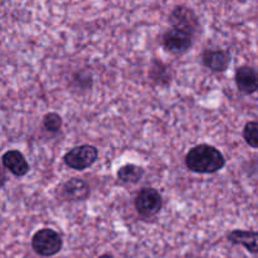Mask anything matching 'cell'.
I'll return each instance as SVG.
<instances>
[{
    "label": "cell",
    "mask_w": 258,
    "mask_h": 258,
    "mask_svg": "<svg viewBox=\"0 0 258 258\" xmlns=\"http://www.w3.org/2000/svg\"><path fill=\"white\" fill-rule=\"evenodd\" d=\"M185 165L194 173L213 174L224 168L226 159L217 148L208 144H201L191 148L186 154Z\"/></svg>",
    "instance_id": "1"
},
{
    "label": "cell",
    "mask_w": 258,
    "mask_h": 258,
    "mask_svg": "<svg viewBox=\"0 0 258 258\" xmlns=\"http://www.w3.org/2000/svg\"><path fill=\"white\" fill-rule=\"evenodd\" d=\"M63 247V239L58 232L50 228H43L35 232L32 238V248L42 257L55 256Z\"/></svg>",
    "instance_id": "2"
},
{
    "label": "cell",
    "mask_w": 258,
    "mask_h": 258,
    "mask_svg": "<svg viewBox=\"0 0 258 258\" xmlns=\"http://www.w3.org/2000/svg\"><path fill=\"white\" fill-rule=\"evenodd\" d=\"M98 150L92 145H81L73 148L64 155V164L75 170H85L96 163Z\"/></svg>",
    "instance_id": "3"
},
{
    "label": "cell",
    "mask_w": 258,
    "mask_h": 258,
    "mask_svg": "<svg viewBox=\"0 0 258 258\" xmlns=\"http://www.w3.org/2000/svg\"><path fill=\"white\" fill-rule=\"evenodd\" d=\"M136 211L145 218L156 216L163 208L161 194L154 188H144L139 191L135 199Z\"/></svg>",
    "instance_id": "4"
},
{
    "label": "cell",
    "mask_w": 258,
    "mask_h": 258,
    "mask_svg": "<svg viewBox=\"0 0 258 258\" xmlns=\"http://www.w3.org/2000/svg\"><path fill=\"white\" fill-rule=\"evenodd\" d=\"M193 44V34L178 28H171L163 35V45L173 54H183L188 52Z\"/></svg>",
    "instance_id": "5"
},
{
    "label": "cell",
    "mask_w": 258,
    "mask_h": 258,
    "mask_svg": "<svg viewBox=\"0 0 258 258\" xmlns=\"http://www.w3.org/2000/svg\"><path fill=\"white\" fill-rule=\"evenodd\" d=\"M170 23L174 28L196 34L201 28L196 13L186 7H176L170 14Z\"/></svg>",
    "instance_id": "6"
},
{
    "label": "cell",
    "mask_w": 258,
    "mask_h": 258,
    "mask_svg": "<svg viewBox=\"0 0 258 258\" xmlns=\"http://www.w3.org/2000/svg\"><path fill=\"white\" fill-rule=\"evenodd\" d=\"M91 188L85 180L80 178H72L66 181L62 186V196L67 201L81 202L90 197Z\"/></svg>",
    "instance_id": "7"
},
{
    "label": "cell",
    "mask_w": 258,
    "mask_h": 258,
    "mask_svg": "<svg viewBox=\"0 0 258 258\" xmlns=\"http://www.w3.org/2000/svg\"><path fill=\"white\" fill-rule=\"evenodd\" d=\"M236 85L241 92L252 95L258 90V72L249 66H242L236 72Z\"/></svg>",
    "instance_id": "8"
},
{
    "label": "cell",
    "mask_w": 258,
    "mask_h": 258,
    "mask_svg": "<svg viewBox=\"0 0 258 258\" xmlns=\"http://www.w3.org/2000/svg\"><path fill=\"white\" fill-rule=\"evenodd\" d=\"M3 165L7 170H9L15 176H24L29 171L30 166L28 164L27 159L24 158L20 151L18 150H8L4 153L2 158Z\"/></svg>",
    "instance_id": "9"
},
{
    "label": "cell",
    "mask_w": 258,
    "mask_h": 258,
    "mask_svg": "<svg viewBox=\"0 0 258 258\" xmlns=\"http://www.w3.org/2000/svg\"><path fill=\"white\" fill-rule=\"evenodd\" d=\"M203 63L214 72H224L231 63V54L227 50H206L203 53Z\"/></svg>",
    "instance_id": "10"
},
{
    "label": "cell",
    "mask_w": 258,
    "mask_h": 258,
    "mask_svg": "<svg viewBox=\"0 0 258 258\" xmlns=\"http://www.w3.org/2000/svg\"><path fill=\"white\" fill-rule=\"evenodd\" d=\"M227 239L233 244L243 246L251 253H258V232L236 229L228 233Z\"/></svg>",
    "instance_id": "11"
},
{
    "label": "cell",
    "mask_w": 258,
    "mask_h": 258,
    "mask_svg": "<svg viewBox=\"0 0 258 258\" xmlns=\"http://www.w3.org/2000/svg\"><path fill=\"white\" fill-rule=\"evenodd\" d=\"M143 175L144 169L135 165V164H126V165L121 166L117 171V178L126 184L139 183Z\"/></svg>",
    "instance_id": "12"
},
{
    "label": "cell",
    "mask_w": 258,
    "mask_h": 258,
    "mask_svg": "<svg viewBox=\"0 0 258 258\" xmlns=\"http://www.w3.org/2000/svg\"><path fill=\"white\" fill-rule=\"evenodd\" d=\"M150 80H153L156 85H169L170 82L169 68L164 63L155 60L150 67Z\"/></svg>",
    "instance_id": "13"
},
{
    "label": "cell",
    "mask_w": 258,
    "mask_h": 258,
    "mask_svg": "<svg viewBox=\"0 0 258 258\" xmlns=\"http://www.w3.org/2000/svg\"><path fill=\"white\" fill-rule=\"evenodd\" d=\"M243 138L251 148L258 149V122L249 121L246 123L243 130Z\"/></svg>",
    "instance_id": "14"
},
{
    "label": "cell",
    "mask_w": 258,
    "mask_h": 258,
    "mask_svg": "<svg viewBox=\"0 0 258 258\" xmlns=\"http://www.w3.org/2000/svg\"><path fill=\"white\" fill-rule=\"evenodd\" d=\"M62 122H63L62 117L55 112L47 113V115L44 116V118H43V126H44V128L53 134L58 133V131L60 130V127H62Z\"/></svg>",
    "instance_id": "15"
},
{
    "label": "cell",
    "mask_w": 258,
    "mask_h": 258,
    "mask_svg": "<svg viewBox=\"0 0 258 258\" xmlns=\"http://www.w3.org/2000/svg\"><path fill=\"white\" fill-rule=\"evenodd\" d=\"M98 258H115L112 256V254H110V253H105V254H102V256H100Z\"/></svg>",
    "instance_id": "16"
},
{
    "label": "cell",
    "mask_w": 258,
    "mask_h": 258,
    "mask_svg": "<svg viewBox=\"0 0 258 258\" xmlns=\"http://www.w3.org/2000/svg\"><path fill=\"white\" fill-rule=\"evenodd\" d=\"M239 2H244V0H239Z\"/></svg>",
    "instance_id": "17"
}]
</instances>
